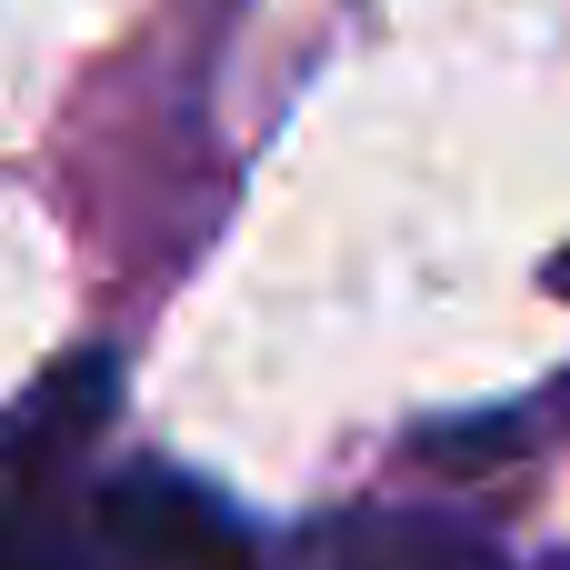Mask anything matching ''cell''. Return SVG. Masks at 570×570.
Listing matches in <instances>:
<instances>
[{
	"mask_svg": "<svg viewBox=\"0 0 570 570\" xmlns=\"http://www.w3.org/2000/svg\"><path fill=\"white\" fill-rule=\"evenodd\" d=\"M110 351H80V361H60L40 391H20V411L0 421V501H30L50 471H70V451L110 421Z\"/></svg>",
	"mask_w": 570,
	"mask_h": 570,
	"instance_id": "2",
	"label": "cell"
},
{
	"mask_svg": "<svg viewBox=\"0 0 570 570\" xmlns=\"http://www.w3.org/2000/svg\"><path fill=\"white\" fill-rule=\"evenodd\" d=\"M90 541L120 570H250L240 521L180 471H120L90 501Z\"/></svg>",
	"mask_w": 570,
	"mask_h": 570,
	"instance_id": "1",
	"label": "cell"
},
{
	"mask_svg": "<svg viewBox=\"0 0 570 570\" xmlns=\"http://www.w3.org/2000/svg\"><path fill=\"white\" fill-rule=\"evenodd\" d=\"M0 570H80V561H70V551H60L50 531H30V521H10V531H0Z\"/></svg>",
	"mask_w": 570,
	"mask_h": 570,
	"instance_id": "4",
	"label": "cell"
},
{
	"mask_svg": "<svg viewBox=\"0 0 570 570\" xmlns=\"http://www.w3.org/2000/svg\"><path fill=\"white\" fill-rule=\"evenodd\" d=\"M551 281H561V291H570V261H561V271H551Z\"/></svg>",
	"mask_w": 570,
	"mask_h": 570,
	"instance_id": "5",
	"label": "cell"
},
{
	"mask_svg": "<svg viewBox=\"0 0 570 570\" xmlns=\"http://www.w3.org/2000/svg\"><path fill=\"white\" fill-rule=\"evenodd\" d=\"M321 570H501V551L461 521H361L321 551Z\"/></svg>",
	"mask_w": 570,
	"mask_h": 570,
	"instance_id": "3",
	"label": "cell"
}]
</instances>
